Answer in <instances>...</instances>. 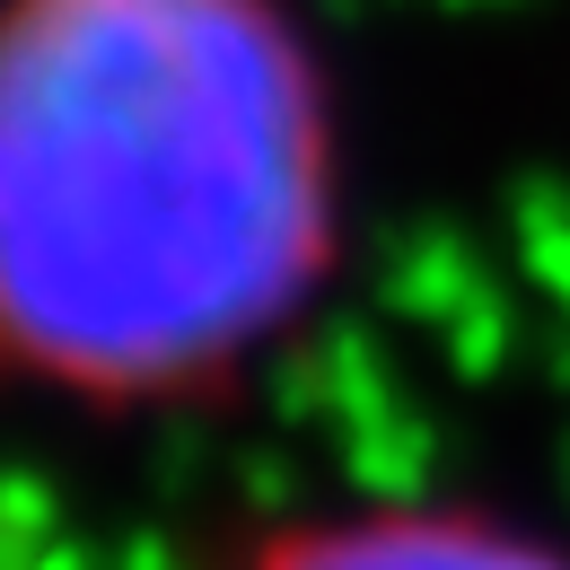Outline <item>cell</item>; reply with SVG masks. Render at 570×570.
Returning a JSON list of instances; mask_svg holds the SVG:
<instances>
[{
    "label": "cell",
    "mask_w": 570,
    "mask_h": 570,
    "mask_svg": "<svg viewBox=\"0 0 570 570\" xmlns=\"http://www.w3.org/2000/svg\"><path fill=\"white\" fill-rule=\"evenodd\" d=\"M343 246V88L298 0H0V404H228Z\"/></svg>",
    "instance_id": "cell-1"
},
{
    "label": "cell",
    "mask_w": 570,
    "mask_h": 570,
    "mask_svg": "<svg viewBox=\"0 0 570 570\" xmlns=\"http://www.w3.org/2000/svg\"><path fill=\"white\" fill-rule=\"evenodd\" d=\"M228 570H570V553L492 500L377 492L255 527Z\"/></svg>",
    "instance_id": "cell-2"
}]
</instances>
